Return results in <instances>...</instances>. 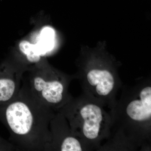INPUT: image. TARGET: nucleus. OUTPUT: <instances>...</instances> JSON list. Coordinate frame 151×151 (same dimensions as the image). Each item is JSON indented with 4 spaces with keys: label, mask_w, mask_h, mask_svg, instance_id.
Returning a JSON list of instances; mask_svg holds the SVG:
<instances>
[{
    "label": "nucleus",
    "mask_w": 151,
    "mask_h": 151,
    "mask_svg": "<svg viewBox=\"0 0 151 151\" xmlns=\"http://www.w3.org/2000/svg\"><path fill=\"white\" fill-rule=\"evenodd\" d=\"M122 96L110 109V137L100 150H150L151 141V84L145 81L124 86Z\"/></svg>",
    "instance_id": "f257e3e1"
},
{
    "label": "nucleus",
    "mask_w": 151,
    "mask_h": 151,
    "mask_svg": "<svg viewBox=\"0 0 151 151\" xmlns=\"http://www.w3.org/2000/svg\"><path fill=\"white\" fill-rule=\"evenodd\" d=\"M56 111L41 103L23 86L16 97L0 105V119L11 139L28 150L50 151V124Z\"/></svg>",
    "instance_id": "f03ea898"
},
{
    "label": "nucleus",
    "mask_w": 151,
    "mask_h": 151,
    "mask_svg": "<svg viewBox=\"0 0 151 151\" xmlns=\"http://www.w3.org/2000/svg\"><path fill=\"white\" fill-rule=\"evenodd\" d=\"M104 107L83 93L72 97L57 111L65 117L72 133L84 142L89 150H100L103 143L110 137L112 127L111 115Z\"/></svg>",
    "instance_id": "7ed1b4c3"
},
{
    "label": "nucleus",
    "mask_w": 151,
    "mask_h": 151,
    "mask_svg": "<svg viewBox=\"0 0 151 151\" xmlns=\"http://www.w3.org/2000/svg\"><path fill=\"white\" fill-rule=\"evenodd\" d=\"M70 81L46 61L27 68L21 85L41 103L57 111L73 97L68 91Z\"/></svg>",
    "instance_id": "20e7f679"
},
{
    "label": "nucleus",
    "mask_w": 151,
    "mask_h": 151,
    "mask_svg": "<svg viewBox=\"0 0 151 151\" xmlns=\"http://www.w3.org/2000/svg\"><path fill=\"white\" fill-rule=\"evenodd\" d=\"M26 68L15 57L0 65V105L8 103L18 94Z\"/></svg>",
    "instance_id": "39448f33"
},
{
    "label": "nucleus",
    "mask_w": 151,
    "mask_h": 151,
    "mask_svg": "<svg viewBox=\"0 0 151 151\" xmlns=\"http://www.w3.org/2000/svg\"><path fill=\"white\" fill-rule=\"evenodd\" d=\"M50 130V151H90L84 142L72 133L67 120L59 111H56L52 120Z\"/></svg>",
    "instance_id": "423d86ee"
},
{
    "label": "nucleus",
    "mask_w": 151,
    "mask_h": 151,
    "mask_svg": "<svg viewBox=\"0 0 151 151\" xmlns=\"http://www.w3.org/2000/svg\"><path fill=\"white\" fill-rule=\"evenodd\" d=\"M13 149V147L11 144L3 142L0 139V150H11Z\"/></svg>",
    "instance_id": "0eeeda50"
}]
</instances>
